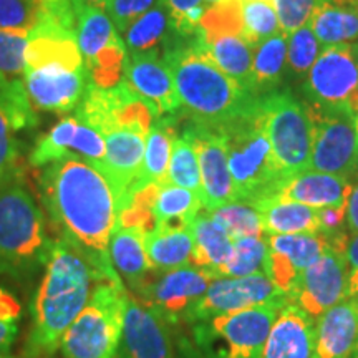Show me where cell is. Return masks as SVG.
<instances>
[{"instance_id":"ac0fdd59","label":"cell","mask_w":358,"mask_h":358,"mask_svg":"<svg viewBox=\"0 0 358 358\" xmlns=\"http://www.w3.org/2000/svg\"><path fill=\"white\" fill-rule=\"evenodd\" d=\"M116 358H174L169 325L131 294Z\"/></svg>"},{"instance_id":"d590c367","label":"cell","mask_w":358,"mask_h":358,"mask_svg":"<svg viewBox=\"0 0 358 358\" xmlns=\"http://www.w3.org/2000/svg\"><path fill=\"white\" fill-rule=\"evenodd\" d=\"M268 244L266 236L241 237L232 241L229 261L222 267L219 279H234L266 272Z\"/></svg>"},{"instance_id":"2e32d148","label":"cell","mask_w":358,"mask_h":358,"mask_svg":"<svg viewBox=\"0 0 358 358\" xmlns=\"http://www.w3.org/2000/svg\"><path fill=\"white\" fill-rule=\"evenodd\" d=\"M348 297V266L345 254L329 248L303 272L294 297L313 320Z\"/></svg>"},{"instance_id":"d6a6232c","label":"cell","mask_w":358,"mask_h":358,"mask_svg":"<svg viewBox=\"0 0 358 358\" xmlns=\"http://www.w3.org/2000/svg\"><path fill=\"white\" fill-rule=\"evenodd\" d=\"M146 252L155 272H168L191 264L192 236L189 227H156L146 234Z\"/></svg>"},{"instance_id":"9a60e30c","label":"cell","mask_w":358,"mask_h":358,"mask_svg":"<svg viewBox=\"0 0 358 358\" xmlns=\"http://www.w3.org/2000/svg\"><path fill=\"white\" fill-rule=\"evenodd\" d=\"M65 156H77L103 169L105 138L75 116H65L37 141L29 155V163L34 168H43Z\"/></svg>"},{"instance_id":"ab89813d","label":"cell","mask_w":358,"mask_h":358,"mask_svg":"<svg viewBox=\"0 0 358 358\" xmlns=\"http://www.w3.org/2000/svg\"><path fill=\"white\" fill-rule=\"evenodd\" d=\"M211 216L226 229L232 241L241 239V237L266 236L262 229L261 214L252 204L234 201V203L214 209Z\"/></svg>"},{"instance_id":"83f0119b","label":"cell","mask_w":358,"mask_h":358,"mask_svg":"<svg viewBox=\"0 0 358 358\" xmlns=\"http://www.w3.org/2000/svg\"><path fill=\"white\" fill-rule=\"evenodd\" d=\"M322 47L358 42V0H322L310 22Z\"/></svg>"},{"instance_id":"f5cc1de1","label":"cell","mask_w":358,"mask_h":358,"mask_svg":"<svg viewBox=\"0 0 358 358\" xmlns=\"http://www.w3.org/2000/svg\"><path fill=\"white\" fill-rule=\"evenodd\" d=\"M174 358H201L199 352L189 342H181L178 347V355Z\"/></svg>"},{"instance_id":"816d5d0a","label":"cell","mask_w":358,"mask_h":358,"mask_svg":"<svg viewBox=\"0 0 358 358\" xmlns=\"http://www.w3.org/2000/svg\"><path fill=\"white\" fill-rule=\"evenodd\" d=\"M347 231L350 236L358 234V174L347 199Z\"/></svg>"},{"instance_id":"484cf974","label":"cell","mask_w":358,"mask_h":358,"mask_svg":"<svg viewBox=\"0 0 358 358\" xmlns=\"http://www.w3.org/2000/svg\"><path fill=\"white\" fill-rule=\"evenodd\" d=\"M110 259L120 279L128 285V292L133 294L153 271L146 252V234L133 227H116L110 241Z\"/></svg>"},{"instance_id":"b9f144b4","label":"cell","mask_w":358,"mask_h":358,"mask_svg":"<svg viewBox=\"0 0 358 358\" xmlns=\"http://www.w3.org/2000/svg\"><path fill=\"white\" fill-rule=\"evenodd\" d=\"M17 133L19 129L12 123L7 111L0 106V187L15 179H22L24 158Z\"/></svg>"},{"instance_id":"db71d44e","label":"cell","mask_w":358,"mask_h":358,"mask_svg":"<svg viewBox=\"0 0 358 358\" xmlns=\"http://www.w3.org/2000/svg\"><path fill=\"white\" fill-rule=\"evenodd\" d=\"M78 2L83 3V6H93V7L105 8L106 7V2H108V0H78Z\"/></svg>"},{"instance_id":"8992f818","label":"cell","mask_w":358,"mask_h":358,"mask_svg":"<svg viewBox=\"0 0 358 358\" xmlns=\"http://www.w3.org/2000/svg\"><path fill=\"white\" fill-rule=\"evenodd\" d=\"M128 299L122 279L98 280L87 306L62 337L58 350L64 358H116Z\"/></svg>"},{"instance_id":"9f6ffc18","label":"cell","mask_w":358,"mask_h":358,"mask_svg":"<svg viewBox=\"0 0 358 358\" xmlns=\"http://www.w3.org/2000/svg\"><path fill=\"white\" fill-rule=\"evenodd\" d=\"M352 358H358V343H357L355 350H353V355H352Z\"/></svg>"},{"instance_id":"4316f807","label":"cell","mask_w":358,"mask_h":358,"mask_svg":"<svg viewBox=\"0 0 358 358\" xmlns=\"http://www.w3.org/2000/svg\"><path fill=\"white\" fill-rule=\"evenodd\" d=\"M178 37L171 12L164 0H158L150 10L138 17L124 32V45L128 55L136 53H161Z\"/></svg>"},{"instance_id":"91938a15","label":"cell","mask_w":358,"mask_h":358,"mask_svg":"<svg viewBox=\"0 0 358 358\" xmlns=\"http://www.w3.org/2000/svg\"><path fill=\"white\" fill-rule=\"evenodd\" d=\"M357 123H358V120H357Z\"/></svg>"},{"instance_id":"6f0895ef","label":"cell","mask_w":358,"mask_h":358,"mask_svg":"<svg viewBox=\"0 0 358 358\" xmlns=\"http://www.w3.org/2000/svg\"><path fill=\"white\" fill-rule=\"evenodd\" d=\"M3 78H6V77H2V75H0V82H2V80H3Z\"/></svg>"},{"instance_id":"7a4b0ae2","label":"cell","mask_w":358,"mask_h":358,"mask_svg":"<svg viewBox=\"0 0 358 358\" xmlns=\"http://www.w3.org/2000/svg\"><path fill=\"white\" fill-rule=\"evenodd\" d=\"M105 279L64 239L53 241L32 307L27 357L47 358L60 347L69 327L87 306L93 287Z\"/></svg>"},{"instance_id":"680465c9","label":"cell","mask_w":358,"mask_h":358,"mask_svg":"<svg viewBox=\"0 0 358 358\" xmlns=\"http://www.w3.org/2000/svg\"><path fill=\"white\" fill-rule=\"evenodd\" d=\"M2 358H12V357H8V355H7V357H2Z\"/></svg>"},{"instance_id":"c3c4849f","label":"cell","mask_w":358,"mask_h":358,"mask_svg":"<svg viewBox=\"0 0 358 358\" xmlns=\"http://www.w3.org/2000/svg\"><path fill=\"white\" fill-rule=\"evenodd\" d=\"M158 0H108L105 10L110 15L116 30L124 34L138 17L150 10Z\"/></svg>"},{"instance_id":"8d00e7d4","label":"cell","mask_w":358,"mask_h":358,"mask_svg":"<svg viewBox=\"0 0 358 358\" xmlns=\"http://www.w3.org/2000/svg\"><path fill=\"white\" fill-rule=\"evenodd\" d=\"M168 182H171L174 186L185 187V189L203 198L199 159L191 138L185 131L178 134L176 140H174L168 168Z\"/></svg>"},{"instance_id":"3957f363","label":"cell","mask_w":358,"mask_h":358,"mask_svg":"<svg viewBox=\"0 0 358 358\" xmlns=\"http://www.w3.org/2000/svg\"><path fill=\"white\" fill-rule=\"evenodd\" d=\"M163 57L171 69L181 111L192 123L221 128L252 110L261 98L241 87L214 64L198 34L178 37Z\"/></svg>"},{"instance_id":"d4e9b609","label":"cell","mask_w":358,"mask_h":358,"mask_svg":"<svg viewBox=\"0 0 358 358\" xmlns=\"http://www.w3.org/2000/svg\"><path fill=\"white\" fill-rule=\"evenodd\" d=\"M189 231L192 236L191 266L203 268L214 279H219L222 267L229 261L232 252L229 234L209 211L199 213L192 219Z\"/></svg>"},{"instance_id":"f546056e","label":"cell","mask_w":358,"mask_h":358,"mask_svg":"<svg viewBox=\"0 0 358 358\" xmlns=\"http://www.w3.org/2000/svg\"><path fill=\"white\" fill-rule=\"evenodd\" d=\"M176 115L159 116L146 136L143 168L136 186L166 185L173 145L176 140Z\"/></svg>"},{"instance_id":"1f68e13d","label":"cell","mask_w":358,"mask_h":358,"mask_svg":"<svg viewBox=\"0 0 358 358\" xmlns=\"http://www.w3.org/2000/svg\"><path fill=\"white\" fill-rule=\"evenodd\" d=\"M77 42L82 52L83 64L87 65L110 47L123 42V38L105 8L80 3Z\"/></svg>"},{"instance_id":"277c9868","label":"cell","mask_w":358,"mask_h":358,"mask_svg":"<svg viewBox=\"0 0 358 358\" xmlns=\"http://www.w3.org/2000/svg\"><path fill=\"white\" fill-rule=\"evenodd\" d=\"M52 245L47 216L22 179L0 187V275L32 279L47 266Z\"/></svg>"},{"instance_id":"74e56055","label":"cell","mask_w":358,"mask_h":358,"mask_svg":"<svg viewBox=\"0 0 358 358\" xmlns=\"http://www.w3.org/2000/svg\"><path fill=\"white\" fill-rule=\"evenodd\" d=\"M243 34V0H219L213 6L206 7L198 27V37L201 40L219 37V35Z\"/></svg>"},{"instance_id":"30bf717a","label":"cell","mask_w":358,"mask_h":358,"mask_svg":"<svg viewBox=\"0 0 358 358\" xmlns=\"http://www.w3.org/2000/svg\"><path fill=\"white\" fill-rule=\"evenodd\" d=\"M158 274L153 280L148 279L133 297L168 325L189 322L191 310L203 299L214 277L191 264Z\"/></svg>"},{"instance_id":"6da1fadb","label":"cell","mask_w":358,"mask_h":358,"mask_svg":"<svg viewBox=\"0 0 358 358\" xmlns=\"http://www.w3.org/2000/svg\"><path fill=\"white\" fill-rule=\"evenodd\" d=\"M37 187L58 239L77 249L105 279H120L110 259V241L123 198L106 173L77 156H65L42 168Z\"/></svg>"},{"instance_id":"f35d334b","label":"cell","mask_w":358,"mask_h":358,"mask_svg":"<svg viewBox=\"0 0 358 358\" xmlns=\"http://www.w3.org/2000/svg\"><path fill=\"white\" fill-rule=\"evenodd\" d=\"M243 35L252 48L282 32L274 0H243Z\"/></svg>"},{"instance_id":"52a82bcc","label":"cell","mask_w":358,"mask_h":358,"mask_svg":"<svg viewBox=\"0 0 358 358\" xmlns=\"http://www.w3.org/2000/svg\"><path fill=\"white\" fill-rule=\"evenodd\" d=\"M279 306H264L194 322L192 340L201 358H262Z\"/></svg>"},{"instance_id":"836d02e7","label":"cell","mask_w":358,"mask_h":358,"mask_svg":"<svg viewBox=\"0 0 358 358\" xmlns=\"http://www.w3.org/2000/svg\"><path fill=\"white\" fill-rule=\"evenodd\" d=\"M287 73V35L277 34L254 48L252 78L257 96L275 92Z\"/></svg>"},{"instance_id":"681fc988","label":"cell","mask_w":358,"mask_h":358,"mask_svg":"<svg viewBox=\"0 0 358 358\" xmlns=\"http://www.w3.org/2000/svg\"><path fill=\"white\" fill-rule=\"evenodd\" d=\"M317 221H319V232L324 234L327 239L343 234V232H348L347 203L317 209Z\"/></svg>"},{"instance_id":"7402d4cb","label":"cell","mask_w":358,"mask_h":358,"mask_svg":"<svg viewBox=\"0 0 358 358\" xmlns=\"http://www.w3.org/2000/svg\"><path fill=\"white\" fill-rule=\"evenodd\" d=\"M103 138L106 145L103 171L122 194L124 206L140 178L146 136L131 129L115 128L103 134Z\"/></svg>"},{"instance_id":"8fae6325","label":"cell","mask_w":358,"mask_h":358,"mask_svg":"<svg viewBox=\"0 0 358 358\" xmlns=\"http://www.w3.org/2000/svg\"><path fill=\"white\" fill-rule=\"evenodd\" d=\"M289 302L287 295L272 284L266 272L234 279H214L203 299L191 310L187 324L248 308L264 306L284 307Z\"/></svg>"},{"instance_id":"4fadbf2b","label":"cell","mask_w":358,"mask_h":358,"mask_svg":"<svg viewBox=\"0 0 358 358\" xmlns=\"http://www.w3.org/2000/svg\"><path fill=\"white\" fill-rule=\"evenodd\" d=\"M267 244L266 274L294 302L303 272L325 252L329 241L320 232H301L267 236Z\"/></svg>"},{"instance_id":"5b68a950","label":"cell","mask_w":358,"mask_h":358,"mask_svg":"<svg viewBox=\"0 0 358 358\" xmlns=\"http://www.w3.org/2000/svg\"><path fill=\"white\" fill-rule=\"evenodd\" d=\"M216 129L226 145L236 201L256 206L274 196L285 178L272 153L261 98L248 113Z\"/></svg>"},{"instance_id":"44dd1931","label":"cell","mask_w":358,"mask_h":358,"mask_svg":"<svg viewBox=\"0 0 358 358\" xmlns=\"http://www.w3.org/2000/svg\"><path fill=\"white\" fill-rule=\"evenodd\" d=\"M358 343V295L343 299L315 320L313 358H352Z\"/></svg>"},{"instance_id":"7dc6e473","label":"cell","mask_w":358,"mask_h":358,"mask_svg":"<svg viewBox=\"0 0 358 358\" xmlns=\"http://www.w3.org/2000/svg\"><path fill=\"white\" fill-rule=\"evenodd\" d=\"M171 12L173 24L181 37H194L206 10V0H164Z\"/></svg>"},{"instance_id":"7c38bea8","label":"cell","mask_w":358,"mask_h":358,"mask_svg":"<svg viewBox=\"0 0 358 358\" xmlns=\"http://www.w3.org/2000/svg\"><path fill=\"white\" fill-rule=\"evenodd\" d=\"M358 92V42L325 47L307 73L303 95L312 105L338 106Z\"/></svg>"},{"instance_id":"7bdbcfd3","label":"cell","mask_w":358,"mask_h":358,"mask_svg":"<svg viewBox=\"0 0 358 358\" xmlns=\"http://www.w3.org/2000/svg\"><path fill=\"white\" fill-rule=\"evenodd\" d=\"M40 19L38 0H0V30L29 35Z\"/></svg>"},{"instance_id":"11a10c76","label":"cell","mask_w":358,"mask_h":358,"mask_svg":"<svg viewBox=\"0 0 358 358\" xmlns=\"http://www.w3.org/2000/svg\"><path fill=\"white\" fill-rule=\"evenodd\" d=\"M216 2H219V0H206V7L213 6V3H216Z\"/></svg>"},{"instance_id":"bcb514c9","label":"cell","mask_w":358,"mask_h":358,"mask_svg":"<svg viewBox=\"0 0 358 358\" xmlns=\"http://www.w3.org/2000/svg\"><path fill=\"white\" fill-rule=\"evenodd\" d=\"M322 0H274L282 34L290 35L310 22Z\"/></svg>"},{"instance_id":"f6af8a7d","label":"cell","mask_w":358,"mask_h":358,"mask_svg":"<svg viewBox=\"0 0 358 358\" xmlns=\"http://www.w3.org/2000/svg\"><path fill=\"white\" fill-rule=\"evenodd\" d=\"M22 303L7 289L0 287V358L7 357L19 335Z\"/></svg>"},{"instance_id":"ba28073f","label":"cell","mask_w":358,"mask_h":358,"mask_svg":"<svg viewBox=\"0 0 358 358\" xmlns=\"http://www.w3.org/2000/svg\"><path fill=\"white\" fill-rule=\"evenodd\" d=\"M261 108L272 153L287 179L310 168L312 120L308 106L289 92L261 96Z\"/></svg>"},{"instance_id":"ffe728a7","label":"cell","mask_w":358,"mask_h":358,"mask_svg":"<svg viewBox=\"0 0 358 358\" xmlns=\"http://www.w3.org/2000/svg\"><path fill=\"white\" fill-rule=\"evenodd\" d=\"M313 352L315 320L297 303H285L271 327L262 358H313Z\"/></svg>"},{"instance_id":"e575fe53","label":"cell","mask_w":358,"mask_h":358,"mask_svg":"<svg viewBox=\"0 0 358 358\" xmlns=\"http://www.w3.org/2000/svg\"><path fill=\"white\" fill-rule=\"evenodd\" d=\"M203 209V201L194 192L185 187L174 186L171 182L161 185L155 201V221L156 227H171L182 229L189 224Z\"/></svg>"},{"instance_id":"cb8c5ba5","label":"cell","mask_w":358,"mask_h":358,"mask_svg":"<svg viewBox=\"0 0 358 358\" xmlns=\"http://www.w3.org/2000/svg\"><path fill=\"white\" fill-rule=\"evenodd\" d=\"M42 66L83 70L85 64L77 42V34L47 24L35 27L29 34L25 70L42 69Z\"/></svg>"},{"instance_id":"5bb4252c","label":"cell","mask_w":358,"mask_h":358,"mask_svg":"<svg viewBox=\"0 0 358 358\" xmlns=\"http://www.w3.org/2000/svg\"><path fill=\"white\" fill-rule=\"evenodd\" d=\"M182 131L191 138L199 159L203 208L211 213L214 209L234 203V185H232L226 145L221 133L216 128L201 127L192 122Z\"/></svg>"},{"instance_id":"9c48e42d","label":"cell","mask_w":358,"mask_h":358,"mask_svg":"<svg viewBox=\"0 0 358 358\" xmlns=\"http://www.w3.org/2000/svg\"><path fill=\"white\" fill-rule=\"evenodd\" d=\"M312 120L310 168L353 179L358 174V123L347 105H307Z\"/></svg>"},{"instance_id":"e0dca14e","label":"cell","mask_w":358,"mask_h":358,"mask_svg":"<svg viewBox=\"0 0 358 358\" xmlns=\"http://www.w3.org/2000/svg\"><path fill=\"white\" fill-rule=\"evenodd\" d=\"M22 80L34 110L50 113L77 110L88 85L87 70H70L64 66L25 70Z\"/></svg>"},{"instance_id":"ee69618b","label":"cell","mask_w":358,"mask_h":358,"mask_svg":"<svg viewBox=\"0 0 358 358\" xmlns=\"http://www.w3.org/2000/svg\"><path fill=\"white\" fill-rule=\"evenodd\" d=\"M29 35L0 30V75L8 80L24 77Z\"/></svg>"},{"instance_id":"f907efd6","label":"cell","mask_w":358,"mask_h":358,"mask_svg":"<svg viewBox=\"0 0 358 358\" xmlns=\"http://www.w3.org/2000/svg\"><path fill=\"white\" fill-rule=\"evenodd\" d=\"M343 254L348 266V297H353L358 295V234L348 237Z\"/></svg>"},{"instance_id":"60d3db41","label":"cell","mask_w":358,"mask_h":358,"mask_svg":"<svg viewBox=\"0 0 358 358\" xmlns=\"http://www.w3.org/2000/svg\"><path fill=\"white\" fill-rule=\"evenodd\" d=\"M324 50L310 24L287 35V71L294 78H306Z\"/></svg>"},{"instance_id":"f1b7e54d","label":"cell","mask_w":358,"mask_h":358,"mask_svg":"<svg viewBox=\"0 0 358 358\" xmlns=\"http://www.w3.org/2000/svg\"><path fill=\"white\" fill-rule=\"evenodd\" d=\"M199 38V37H198ZM203 43L209 58L221 69L224 73L244 87L248 92L257 95L252 78L254 48L250 47L243 35H219V37L206 38Z\"/></svg>"},{"instance_id":"603a6c76","label":"cell","mask_w":358,"mask_h":358,"mask_svg":"<svg viewBox=\"0 0 358 358\" xmlns=\"http://www.w3.org/2000/svg\"><path fill=\"white\" fill-rule=\"evenodd\" d=\"M353 179L335 176L320 171L307 169L284 179L279 189L271 198L294 201L310 206L313 209L327 208V206L345 204L350 196Z\"/></svg>"},{"instance_id":"d6986e66","label":"cell","mask_w":358,"mask_h":358,"mask_svg":"<svg viewBox=\"0 0 358 358\" xmlns=\"http://www.w3.org/2000/svg\"><path fill=\"white\" fill-rule=\"evenodd\" d=\"M124 80L138 95L155 106L159 116L176 115L181 111L171 69L161 53L128 55L124 64Z\"/></svg>"},{"instance_id":"4dcf8cb0","label":"cell","mask_w":358,"mask_h":358,"mask_svg":"<svg viewBox=\"0 0 358 358\" xmlns=\"http://www.w3.org/2000/svg\"><path fill=\"white\" fill-rule=\"evenodd\" d=\"M261 214L264 234H301V232H319L317 209L310 206L266 198L256 204Z\"/></svg>"}]
</instances>
